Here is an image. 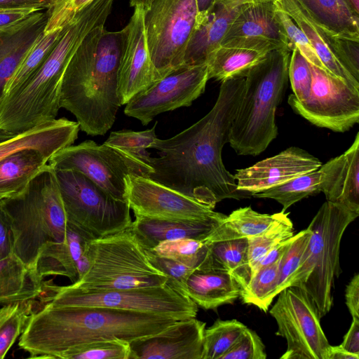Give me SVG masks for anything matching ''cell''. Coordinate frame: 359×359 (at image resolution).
Wrapping results in <instances>:
<instances>
[{
  "instance_id": "1",
  "label": "cell",
  "mask_w": 359,
  "mask_h": 359,
  "mask_svg": "<svg viewBox=\"0 0 359 359\" xmlns=\"http://www.w3.org/2000/svg\"><path fill=\"white\" fill-rule=\"evenodd\" d=\"M244 88L245 77L222 81L217 99L205 116L172 137L156 138L151 148L159 156L146 160L151 168L147 177L212 209L225 198L250 196L237 189L222 158Z\"/></svg>"
},
{
  "instance_id": "2",
  "label": "cell",
  "mask_w": 359,
  "mask_h": 359,
  "mask_svg": "<svg viewBox=\"0 0 359 359\" xmlns=\"http://www.w3.org/2000/svg\"><path fill=\"white\" fill-rule=\"evenodd\" d=\"M173 317L102 306L43 304L30 316L18 345L32 358H58L78 345L121 339L131 341L161 332Z\"/></svg>"
},
{
  "instance_id": "3",
  "label": "cell",
  "mask_w": 359,
  "mask_h": 359,
  "mask_svg": "<svg viewBox=\"0 0 359 359\" xmlns=\"http://www.w3.org/2000/svg\"><path fill=\"white\" fill-rule=\"evenodd\" d=\"M124 29L109 32L101 25L84 38L63 74L59 104L72 113L80 130L103 135L115 122L121 106L118 74Z\"/></svg>"
},
{
  "instance_id": "4",
  "label": "cell",
  "mask_w": 359,
  "mask_h": 359,
  "mask_svg": "<svg viewBox=\"0 0 359 359\" xmlns=\"http://www.w3.org/2000/svg\"><path fill=\"white\" fill-rule=\"evenodd\" d=\"M114 0H93L75 11L50 54L18 89L0 99V131L17 134L57 118L62 80L86 35L104 25Z\"/></svg>"
},
{
  "instance_id": "5",
  "label": "cell",
  "mask_w": 359,
  "mask_h": 359,
  "mask_svg": "<svg viewBox=\"0 0 359 359\" xmlns=\"http://www.w3.org/2000/svg\"><path fill=\"white\" fill-rule=\"evenodd\" d=\"M290 52L269 51L245 76L243 95L229 135V143L239 155L260 154L278 135L276 111L287 86Z\"/></svg>"
},
{
  "instance_id": "6",
  "label": "cell",
  "mask_w": 359,
  "mask_h": 359,
  "mask_svg": "<svg viewBox=\"0 0 359 359\" xmlns=\"http://www.w3.org/2000/svg\"><path fill=\"white\" fill-rule=\"evenodd\" d=\"M1 203L11 224L13 253L35 269L43 248L64 241L68 225L55 170L48 164L22 194Z\"/></svg>"
},
{
  "instance_id": "7",
  "label": "cell",
  "mask_w": 359,
  "mask_h": 359,
  "mask_svg": "<svg viewBox=\"0 0 359 359\" xmlns=\"http://www.w3.org/2000/svg\"><path fill=\"white\" fill-rule=\"evenodd\" d=\"M86 254L88 267L71 287L83 291L140 288L163 285L168 279L149 262L130 226L90 240Z\"/></svg>"
},
{
  "instance_id": "8",
  "label": "cell",
  "mask_w": 359,
  "mask_h": 359,
  "mask_svg": "<svg viewBox=\"0 0 359 359\" xmlns=\"http://www.w3.org/2000/svg\"><path fill=\"white\" fill-rule=\"evenodd\" d=\"M358 215L341 204L327 201L308 226L311 232L309 241L290 286L303 289L321 318L333 305L332 288L341 271V240L346 229Z\"/></svg>"
},
{
  "instance_id": "9",
  "label": "cell",
  "mask_w": 359,
  "mask_h": 359,
  "mask_svg": "<svg viewBox=\"0 0 359 359\" xmlns=\"http://www.w3.org/2000/svg\"><path fill=\"white\" fill-rule=\"evenodd\" d=\"M38 299L42 304L108 307L168 316L178 320L196 318L198 310L187 294L168 279L163 285L97 291H83L43 281V292Z\"/></svg>"
},
{
  "instance_id": "10",
  "label": "cell",
  "mask_w": 359,
  "mask_h": 359,
  "mask_svg": "<svg viewBox=\"0 0 359 359\" xmlns=\"http://www.w3.org/2000/svg\"><path fill=\"white\" fill-rule=\"evenodd\" d=\"M67 223L91 239L129 228L132 224L127 201L118 200L85 175L72 170H55Z\"/></svg>"
},
{
  "instance_id": "11",
  "label": "cell",
  "mask_w": 359,
  "mask_h": 359,
  "mask_svg": "<svg viewBox=\"0 0 359 359\" xmlns=\"http://www.w3.org/2000/svg\"><path fill=\"white\" fill-rule=\"evenodd\" d=\"M197 17L196 0H152L144 11L147 44L156 81L183 67Z\"/></svg>"
},
{
  "instance_id": "12",
  "label": "cell",
  "mask_w": 359,
  "mask_h": 359,
  "mask_svg": "<svg viewBox=\"0 0 359 359\" xmlns=\"http://www.w3.org/2000/svg\"><path fill=\"white\" fill-rule=\"evenodd\" d=\"M48 164L54 170H72L92 180L114 198L126 201V178L129 175L147 177L151 168L133 154L93 140L64 147Z\"/></svg>"
},
{
  "instance_id": "13",
  "label": "cell",
  "mask_w": 359,
  "mask_h": 359,
  "mask_svg": "<svg viewBox=\"0 0 359 359\" xmlns=\"http://www.w3.org/2000/svg\"><path fill=\"white\" fill-rule=\"evenodd\" d=\"M269 313L278 325L276 334L287 341L281 359H327L330 344L322 329L321 317L303 289H283Z\"/></svg>"
},
{
  "instance_id": "14",
  "label": "cell",
  "mask_w": 359,
  "mask_h": 359,
  "mask_svg": "<svg viewBox=\"0 0 359 359\" xmlns=\"http://www.w3.org/2000/svg\"><path fill=\"white\" fill-rule=\"evenodd\" d=\"M312 83L306 100L299 101L292 94L288 104L293 111L312 124L344 133L359 121V90L326 69L311 63Z\"/></svg>"
},
{
  "instance_id": "15",
  "label": "cell",
  "mask_w": 359,
  "mask_h": 359,
  "mask_svg": "<svg viewBox=\"0 0 359 359\" xmlns=\"http://www.w3.org/2000/svg\"><path fill=\"white\" fill-rule=\"evenodd\" d=\"M208 79L206 63L183 66L137 93L124 113L147 125L161 113L190 106L203 93Z\"/></svg>"
},
{
  "instance_id": "16",
  "label": "cell",
  "mask_w": 359,
  "mask_h": 359,
  "mask_svg": "<svg viewBox=\"0 0 359 359\" xmlns=\"http://www.w3.org/2000/svg\"><path fill=\"white\" fill-rule=\"evenodd\" d=\"M126 187V199L135 215L189 219L224 215L147 177L129 175Z\"/></svg>"
},
{
  "instance_id": "17",
  "label": "cell",
  "mask_w": 359,
  "mask_h": 359,
  "mask_svg": "<svg viewBox=\"0 0 359 359\" xmlns=\"http://www.w3.org/2000/svg\"><path fill=\"white\" fill-rule=\"evenodd\" d=\"M276 11L274 2L241 5L220 46L266 51L278 48L290 50Z\"/></svg>"
},
{
  "instance_id": "18",
  "label": "cell",
  "mask_w": 359,
  "mask_h": 359,
  "mask_svg": "<svg viewBox=\"0 0 359 359\" xmlns=\"http://www.w3.org/2000/svg\"><path fill=\"white\" fill-rule=\"evenodd\" d=\"M124 29V44L118 74V95L121 105L156 81L144 27V10L135 7Z\"/></svg>"
},
{
  "instance_id": "19",
  "label": "cell",
  "mask_w": 359,
  "mask_h": 359,
  "mask_svg": "<svg viewBox=\"0 0 359 359\" xmlns=\"http://www.w3.org/2000/svg\"><path fill=\"white\" fill-rule=\"evenodd\" d=\"M206 323L180 320L157 334L130 341V359H202Z\"/></svg>"
},
{
  "instance_id": "20",
  "label": "cell",
  "mask_w": 359,
  "mask_h": 359,
  "mask_svg": "<svg viewBox=\"0 0 359 359\" xmlns=\"http://www.w3.org/2000/svg\"><path fill=\"white\" fill-rule=\"evenodd\" d=\"M320 160L304 149L291 147L255 164L236 170L237 189L250 196L301 175L317 170Z\"/></svg>"
},
{
  "instance_id": "21",
  "label": "cell",
  "mask_w": 359,
  "mask_h": 359,
  "mask_svg": "<svg viewBox=\"0 0 359 359\" xmlns=\"http://www.w3.org/2000/svg\"><path fill=\"white\" fill-rule=\"evenodd\" d=\"M67 224L64 241L47 243L38 256L34 269L43 279L48 276H61L68 278L74 283L88 267L86 250L92 239Z\"/></svg>"
},
{
  "instance_id": "22",
  "label": "cell",
  "mask_w": 359,
  "mask_h": 359,
  "mask_svg": "<svg viewBox=\"0 0 359 359\" xmlns=\"http://www.w3.org/2000/svg\"><path fill=\"white\" fill-rule=\"evenodd\" d=\"M318 170L327 201L359 215V133L344 153L322 164Z\"/></svg>"
},
{
  "instance_id": "23",
  "label": "cell",
  "mask_w": 359,
  "mask_h": 359,
  "mask_svg": "<svg viewBox=\"0 0 359 359\" xmlns=\"http://www.w3.org/2000/svg\"><path fill=\"white\" fill-rule=\"evenodd\" d=\"M56 6L39 11L23 21L0 30V99L6 84L43 34Z\"/></svg>"
},
{
  "instance_id": "24",
  "label": "cell",
  "mask_w": 359,
  "mask_h": 359,
  "mask_svg": "<svg viewBox=\"0 0 359 359\" xmlns=\"http://www.w3.org/2000/svg\"><path fill=\"white\" fill-rule=\"evenodd\" d=\"M130 226L145 249L158 243L179 238L203 241L220 224L226 215L201 219H163L135 215Z\"/></svg>"
},
{
  "instance_id": "25",
  "label": "cell",
  "mask_w": 359,
  "mask_h": 359,
  "mask_svg": "<svg viewBox=\"0 0 359 359\" xmlns=\"http://www.w3.org/2000/svg\"><path fill=\"white\" fill-rule=\"evenodd\" d=\"M79 130L77 121L62 117L14 134L0 142V161L27 149H36L50 158L61 149L73 144Z\"/></svg>"
},
{
  "instance_id": "26",
  "label": "cell",
  "mask_w": 359,
  "mask_h": 359,
  "mask_svg": "<svg viewBox=\"0 0 359 359\" xmlns=\"http://www.w3.org/2000/svg\"><path fill=\"white\" fill-rule=\"evenodd\" d=\"M240 6L229 8L216 4L208 14L196 23L185 50L183 66L206 63L209 55L220 46Z\"/></svg>"
},
{
  "instance_id": "27",
  "label": "cell",
  "mask_w": 359,
  "mask_h": 359,
  "mask_svg": "<svg viewBox=\"0 0 359 359\" xmlns=\"http://www.w3.org/2000/svg\"><path fill=\"white\" fill-rule=\"evenodd\" d=\"M241 292V286L235 276L220 269H196L186 282L187 295L205 310L233 303Z\"/></svg>"
},
{
  "instance_id": "28",
  "label": "cell",
  "mask_w": 359,
  "mask_h": 359,
  "mask_svg": "<svg viewBox=\"0 0 359 359\" xmlns=\"http://www.w3.org/2000/svg\"><path fill=\"white\" fill-rule=\"evenodd\" d=\"M274 4L286 13L306 34L327 70L351 88L359 90V81L345 69L332 51L329 40L330 34L315 23L297 0H277Z\"/></svg>"
},
{
  "instance_id": "29",
  "label": "cell",
  "mask_w": 359,
  "mask_h": 359,
  "mask_svg": "<svg viewBox=\"0 0 359 359\" xmlns=\"http://www.w3.org/2000/svg\"><path fill=\"white\" fill-rule=\"evenodd\" d=\"M49 158L36 149H27L0 161V201L22 194L33 179L47 167Z\"/></svg>"
},
{
  "instance_id": "30",
  "label": "cell",
  "mask_w": 359,
  "mask_h": 359,
  "mask_svg": "<svg viewBox=\"0 0 359 359\" xmlns=\"http://www.w3.org/2000/svg\"><path fill=\"white\" fill-rule=\"evenodd\" d=\"M327 33L359 41V15L347 0H297Z\"/></svg>"
},
{
  "instance_id": "31",
  "label": "cell",
  "mask_w": 359,
  "mask_h": 359,
  "mask_svg": "<svg viewBox=\"0 0 359 359\" xmlns=\"http://www.w3.org/2000/svg\"><path fill=\"white\" fill-rule=\"evenodd\" d=\"M43 278L14 253L0 259V304L36 299L43 292Z\"/></svg>"
},
{
  "instance_id": "32",
  "label": "cell",
  "mask_w": 359,
  "mask_h": 359,
  "mask_svg": "<svg viewBox=\"0 0 359 359\" xmlns=\"http://www.w3.org/2000/svg\"><path fill=\"white\" fill-rule=\"evenodd\" d=\"M285 212L272 215L262 214L250 206L240 208L226 215L218 226L203 241L212 243L219 241L248 238L262 233L280 219Z\"/></svg>"
},
{
  "instance_id": "33",
  "label": "cell",
  "mask_w": 359,
  "mask_h": 359,
  "mask_svg": "<svg viewBox=\"0 0 359 359\" xmlns=\"http://www.w3.org/2000/svg\"><path fill=\"white\" fill-rule=\"evenodd\" d=\"M269 51L231 46H219L208 57V79L223 81L245 77L249 69Z\"/></svg>"
},
{
  "instance_id": "34",
  "label": "cell",
  "mask_w": 359,
  "mask_h": 359,
  "mask_svg": "<svg viewBox=\"0 0 359 359\" xmlns=\"http://www.w3.org/2000/svg\"><path fill=\"white\" fill-rule=\"evenodd\" d=\"M208 247V267L228 271L235 276L241 290L250 278L247 238L205 243Z\"/></svg>"
},
{
  "instance_id": "35",
  "label": "cell",
  "mask_w": 359,
  "mask_h": 359,
  "mask_svg": "<svg viewBox=\"0 0 359 359\" xmlns=\"http://www.w3.org/2000/svg\"><path fill=\"white\" fill-rule=\"evenodd\" d=\"M38 302L29 299L4 304L0 308V359L25 330L32 314L37 309Z\"/></svg>"
},
{
  "instance_id": "36",
  "label": "cell",
  "mask_w": 359,
  "mask_h": 359,
  "mask_svg": "<svg viewBox=\"0 0 359 359\" xmlns=\"http://www.w3.org/2000/svg\"><path fill=\"white\" fill-rule=\"evenodd\" d=\"M280 259L259 268L252 274L241 292L240 297L244 303L254 305L264 312L269 310L273 299L278 295Z\"/></svg>"
},
{
  "instance_id": "37",
  "label": "cell",
  "mask_w": 359,
  "mask_h": 359,
  "mask_svg": "<svg viewBox=\"0 0 359 359\" xmlns=\"http://www.w3.org/2000/svg\"><path fill=\"white\" fill-rule=\"evenodd\" d=\"M320 192V172L318 169L264 191L254 194L251 196L273 199L282 205V211L285 212L295 203Z\"/></svg>"
},
{
  "instance_id": "38",
  "label": "cell",
  "mask_w": 359,
  "mask_h": 359,
  "mask_svg": "<svg viewBox=\"0 0 359 359\" xmlns=\"http://www.w3.org/2000/svg\"><path fill=\"white\" fill-rule=\"evenodd\" d=\"M246 327L236 319L215 320L204 330L202 359H220L236 343Z\"/></svg>"
},
{
  "instance_id": "39",
  "label": "cell",
  "mask_w": 359,
  "mask_h": 359,
  "mask_svg": "<svg viewBox=\"0 0 359 359\" xmlns=\"http://www.w3.org/2000/svg\"><path fill=\"white\" fill-rule=\"evenodd\" d=\"M155 254L172 259L196 269L208 266V247L202 241L193 238H179L163 241L149 249Z\"/></svg>"
},
{
  "instance_id": "40",
  "label": "cell",
  "mask_w": 359,
  "mask_h": 359,
  "mask_svg": "<svg viewBox=\"0 0 359 359\" xmlns=\"http://www.w3.org/2000/svg\"><path fill=\"white\" fill-rule=\"evenodd\" d=\"M294 235L293 224L285 215L262 233L248 238V258L251 275L264 257L278 243Z\"/></svg>"
},
{
  "instance_id": "41",
  "label": "cell",
  "mask_w": 359,
  "mask_h": 359,
  "mask_svg": "<svg viewBox=\"0 0 359 359\" xmlns=\"http://www.w3.org/2000/svg\"><path fill=\"white\" fill-rule=\"evenodd\" d=\"M130 341L114 339L82 344L68 350L62 359H130Z\"/></svg>"
},
{
  "instance_id": "42",
  "label": "cell",
  "mask_w": 359,
  "mask_h": 359,
  "mask_svg": "<svg viewBox=\"0 0 359 359\" xmlns=\"http://www.w3.org/2000/svg\"><path fill=\"white\" fill-rule=\"evenodd\" d=\"M156 124L157 122L151 128L142 131H112L104 144L128 151L146 163L150 156L146 149L151 148L157 138L155 132Z\"/></svg>"
},
{
  "instance_id": "43",
  "label": "cell",
  "mask_w": 359,
  "mask_h": 359,
  "mask_svg": "<svg viewBox=\"0 0 359 359\" xmlns=\"http://www.w3.org/2000/svg\"><path fill=\"white\" fill-rule=\"evenodd\" d=\"M311 233L310 229L307 227L293 235L280 262L278 294L283 289L290 286L292 279L301 265Z\"/></svg>"
},
{
  "instance_id": "44",
  "label": "cell",
  "mask_w": 359,
  "mask_h": 359,
  "mask_svg": "<svg viewBox=\"0 0 359 359\" xmlns=\"http://www.w3.org/2000/svg\"><path fill=\"white\" fill-rule=\"evenodd\" d=\"M276 13L285 32L290 51L296 48L309 63L327 70L316 54L307 36L296 22L277 6Z\"/></svg>"
},
{
  "instance_id": "45",
  "label": "cell",
  "mask_w": 359,
  "mask_h": 359,
  "mask_svg": "<svg viewBox=\"0 0 359 359\" xmlns=\"http://www.w3.org/2000/svg\"><path fill=\"white\" fill-rule=\"evenodd\" d=\"M288 78L294 97L299 101L306 100L310 95L312 74L308 60L294 48L288 65Z\"/></svg>"
},
{
  "instance_id": "46",
  "label": "cell",
  "mask_w": 359,
  "mask_h": 359,
  "mask_svg": "<svg viewBox=\"0 0 359 359\" xmlns=\"http://www.w3.org/2000/svg\"><path fill=\"white\" fill-rule=\"evenodd\" d=\"M265 346L255 331L246 327L220 359H266Z\"/></svg>"
},
{
  "instance_id": "47",
  "label": "cell",
  "mask_w": 359,
  "mask_h": 359,
  "mask_svg": "<svg viewBox=\"0 0 359 359\" xmlns=\"http://www.w3.org/2000/svg\"><path fill=\"white\" fill-rule=\"evenodd\" d=\"M145 251L151 264L186 292L187 280L195 269L177 260L159 256L149 249H145Z\"/></svg>"
},
{
  "instance_id": "48",
  "label": "cell",
  "mask_w": 359,
  "mask_h": 359,
  "mask_svg": "<svg viewBox=\"0 0 359 359\" xmlns=\"http://www.w3.org/2000/svg\"><path fill=\"white\" fill-rule=\"evenodd\" d=\"M329 39L332 50L337 58L359 81V41L332 35H330Z\"/></svg>"
},
{
  "instance_id": "49",
  "label": "cell",
  "mask_w": 359,
  "mask_h": 359,
  "mask_svg": "<svg viewBox=\"0 0 359 359\" xmlns=\"http://www.w3.org/2000/svg\"><path fill=\"white\" fill-rule=\"evenodd\" d=\"M12 253H13V238L11 224L0 201V259Z\"/></svg>"
},
{
  "instance_id": "50",
  "label": "cell",
  "mask_w": 359,
  "mask_h": 359,
  "mask_svg": "<svg viewBox=\"0 0 359 359\" xmlns=\"http://www.w3.org/2000/svg\"><path fill=\"white\" fill-rule=\"evenodd\" d=\"M61 0H0V10L18 8L48 9Z\"/></svg>"
},
{
  "instance_id": "51",
  "label": "cell",
  "mask_w": 359,
  "mask_h": 359,
  "mask_svg": "<svg viewBox=\"0 0 359 359\" xmlns=\"http://www.w3.org/2000/svg\"><path fill=\"white\" fill-rule=\"evenodd\" d=\"M41 11L37 8L0 10V30L11 27Z\"/></svg>"
},
{
  "instance_id": "52",
  "label": "cell",
  "mask_w": 359,
  "mask_h": 359,
  "mask_svg": "<svg viewBox=\"0 0 359 359\" xmlns=\"http://www.w3.org/2000/svg\"><path fill=\"white\" fill-rule=\"evenodd\" d=\"M346 304L353 318H359V274L353 276L347 285Z\"/></svg>"
},
{
  "instance_id": "53",
  "label": "cell",
  "mask_w": 359,
  "mask_h": 359,
  "mask_svg": "<svg viewBox=\"0 0 359 359\" xmlns=\"http://www.w3.org/2000/svg\"><path fill=\"white\" fill-rule=\"evenodd\" d=\"M339 346L348 352L359 355V318H353L350 328Z\"/></svg>"
},
{
  "instance_id": "54",
  "label": "cell",
  "mask_w": 359,
  "mask_h": 359,
  "mask_svg": "<svg viewBox=\"0 0 359 359\" xmlns=\"http://www.w3.org/2000/svg\"><path fill=\"white\" fill-rule=\"evenodd\" d=\"M292 236L278 243L271 250H270L269 252L264 257V258L259 262L256 270H257L259 268L262 266L271 264L279 260L283 257L285 250L288 248L292 241Z\"/></svg>"
},
{
  "instance_id": "55",
  "label": "cell",
  "mask_w": 359,
  "mask_h": 359,
  "mask_svg": "<svg viewBox=\"0 0 359 359\" xmlns=\"http://www.w3.org/2000/svg\"><path fill=\"white\" fill-rule=\"evenodd\" d=\"M327 359H359V355L348 352L339 345H330Z\"/></svg>"
},
{
  "instance_id": "56",
  "label": "cell",
  "mask_w": 359,
  "mask_h": 359,
  "mask_svg": "<svg viewBox=\"0 0 359 359\" xmlns=\"http://www.w3.org/2000/svg\"><path fill=\"white\" fill-rule=\"evenodd\" d=\"M196 1L198 8L197 23L213 8L217 0H196Z\"/></svg>"
},
{
  "instance_id": "57",
  "label": "cell",
  "mask_w": 359,
  "mask_h": 359,
  "mask_svg": "<svg viewBox=\"0 0 359 359\" xmlns=\"http://www.w3.org/2000/svg\"><path fill=\"white\" fill-rule=\"evenodd\" d=\"M251 1L252 0H217L216 4L229 8H234L245 4L251 3Z\"/></svg>"
},
{
  "instance_id": "58",
  "label": "cell",
  "mask_w": 359,
  "mask_h": 359,
  "mask_svg": "<svg viewBox=\"0 0 359 359\" xmlns=\"http://www.w3.org/2000/svg\"><path fill=\"white\" fill-rule=\"evenodd\" d=\"M152 2V0H130V5L133 7L142 6L144 11H147Z\"/></svg>"
},
{
  "instance_id": "59",
  "label": "cell",
  "mask_w": 359,
  "mask_h": 359,
  "mask_svg": "<svg viewBox=\"0 0 359 359\" xmlns=\"http://www.w3.org/2000/svg\"><path fill=\"white\" fill-rule=\"evenodd\" d=\"M93 0H70L72 8L75 11H78L84 6L90 3Z\"/></svg>"
},
{
  "instance_id": "60",
  "label": "cell",
  "mask_w": 359,
  "mask_h": 359,
  "mask_svg": "<svg viewBox=\"0 0 359 359\" xmlns=\"http://www.w3.org/2000/svg\"><path fill=\"white\" fill-rule=\"evenodd\" d=\"M347 1L355 13L359 15V0H347Z\"/></svg>"
},
{
  "instance_id": "61",
  "label": "cell",
  "mask_w": 359,
  "mask_h": 359,
  "mask_svg": "<svg viewBox=\"0 0 359 359\" xmlns=\"http://www.w3.org/2000/svg\"><path fill=\"white\" fill-rule=\"evenodd\" d=\"M14 134H11V133H7L5 132L0 131V142L11 137Z\"/></svg>"
},
{
  "instance_id": "62",
  "label": "cell",
  "mask_w": 359,
  "mask_h": 359,
  "mask_svg": "<svg viewBox=\"0 0 359 359\" xmlns=\"http://www.w3.org/2000/svg\"><path fill=\"white\" fill-rule=\"evenodd\" d=\"M277 0H252L251 2L259 3V2H274Z\"/></svg>"
}]
</instances>
